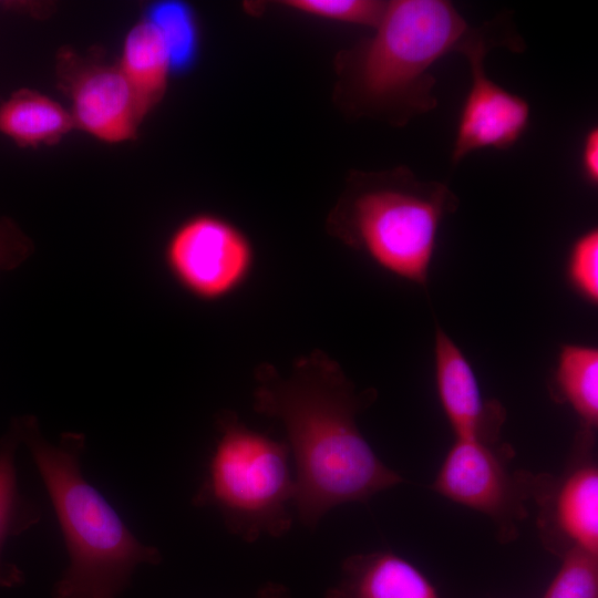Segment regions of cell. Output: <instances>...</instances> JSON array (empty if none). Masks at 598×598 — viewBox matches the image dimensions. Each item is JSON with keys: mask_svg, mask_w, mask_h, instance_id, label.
<instances>
[{"mask_svg": "<svg viewBox=\"0 0 598 598\" xmlns=\"http://www.w3.org/2000/svg\"><path fill=\"white\" fill-rule=\"evenodd\" d=\"M543 598H598V555L571 548Z\"/></svg>", "mask_w": 598, "mask_h": 598, "instance_id": "ac0fdd59", "label": "cell"}, {"mask_svg": "<svg viewBox=\"0 0 598 598\" xmlns=\"http://www.w3.org/2000/svg\"><path fill=\"white\" fill-rule=\"evenodd\" d=\"M283 4L309 16L374 29L384 13L386 1L289 0Z\"/></svg>", "mask_w": 598, "mask_h": 598, "instance_id": "ffe728a7", "label": "cell"}, {"mask_svg": "<svg viewBox=\"0 0 598 598\" xmlns=\"http://www.w3.org/2000/svg\"><path fill=\"white\" fill-rule=\"evenodd\" d=\"M58 72L75 127L105 143L136 137L144 116L117 64L85 59L66 49L59 54Z\"/></svg>", "mask_w": 598, "mask_h": 598, "instance_id": "9c48e42d", "label": "cell"}, {"mask_svg": "<svg viewBox=\"0 0 598 598\" xmlns=\"http://www.w3.org/2000/svg\"><path fill=\"white\" fill-rule=\"evenodd\" d=\"M513 52L525 50L523 39L512 21H498L487 33L472 43L463 55L467 59L472 83L457 121L451 161L457 164L468 154L484 150H507L526 132L530 120L528 102L486 75L484 60L492 49Z\"/></svg>", "mask_w": 598, "mask_h": 598, "instance_id": "52a82bcc", "label": "cell"}, {"mask_svg": "<svg viewBox=\"0 0 598 598\" xmlns=\"http://www.w3.org/2000/svg\"><path fill=\"white\" fill-rule=\"evenodd\" d=\"M472 27L446 0H391L374 34L358 50L353 86L360 104L386 112L398 124L433 111L431 68L452 52L462 53L487 30Z\"/></svg>", "mask_w": 598, "mask_h": 598, "instance_id": "3957f363", "label": "cell"}, {"mask_svg": "<svg viewBox=\"0 0 598 598\" xmlns=\"http://www.w3.org/2000/svg\"><path fill=\"white\" fill-rule=\"evenodd\" d=\"M20 442L16 419L0 441V587H14L24 581L22 570L3 560L6 542L29 529L41 518L39 506L22 496L18 488L14 462Z\"/></svg>", "mask_w": 598, "mask_h": 598, "instance_id": "9a60e30c", "label": "cell"}, {"mask_svg": "<svg viewBox=\"0 0 598 598\" xmlns=\"http://www.w3.org/2000/svg\"><path fill=\"white\" fill-rule=\"evenodd\" d=\"M74 127L70 112L34 90L20 89L0 104V133L20 147L55 144Z\"/></svg>", "mask_w": 598, "mask_h": 598, "instance_id": "5bb4252c", "label": "cell"}, {"mask_svg": "<svg viewBox=\"0 0 598 598\" xmlns=\"http://www.w3.org/2000/svg\"><path fill=\"white\" fill-rule=\"evenodd\" d=\"M52 503L69 565L52 589L53 598H120L135 568L159 565L163 555L141 542L104 495L83 475L85 435L64 432L56 444L41 434L32 415L17 419Z\"/></svg>", "mask_w": 598, "mask_h": 598, "instance_id": "7a4b0ae2", "label": "cell"}, {"mask_svg": "<svg viewBox=\"0 0 598 598\" xmlns=\"http://www.w3.org/2000/svg\"><path fill=\"white\" fill-rule=\"evenodd\" d=\"M580 168L585 181L591 186L598 185V128L590 127L582 141Z\"/></svg>", "mask_w": 598, "mask_h": 598, "instance_id": "7402d4cb", "label": "cell"}, {"mask_svg": "<svg viewBox=\"0 0 598 598\" xmlns=\"http://www.w3.org/2000/svg\"><path fill=\"white\" fill-rule=\"evenodd\" d=\"M539 526L549 549L563 556L571 548L598 555V468L579 463L558 482L535 476Z\"/></svg>", "mask_w": 598, "mask_h": 598, "instance_id": "30bf717a", "label": "cell"}, {"mask_svg": "<svg viewBox=\"0 0 598 598\" xmlns=\"http://www.w3.org/2000/svg\"><path fill=\"white\" fill-rule=\"evenodd\" d=\"M360 182L342 214L344 237L385 271L426 289L440 227L458 197L408 168Z\"/></svg>", "mask_w": 598, "mask_h": 598, "instance_id": "5b68a950", "label": "cell"}, {"mask_svg": "<svg viewBox=\"0 0 598 598\" xmlns=\"http://www.w3.org/2000/svg\"><path fill=\"white\" fill-rule=\"evenodd\" d=\"M551 395L567 403L584 430L598 425V349L585 344H561L550 383Z\"/></svg>", "mask_w": 598, "mask_h": 598, "instance_id": "2e32d148", "label": "cell"}, {"mask_svg": "<svg viewBox=\"0 0 598 598\" xmlns=\"http://www.w3.org/2000/svg\"><path fill=\"white\" fill-rule=\"evenodd\" d=\"M566 278L576 293L590 305L598 303V228L576 237L566 260Z\"/></svg>", "mask_w": 598, "mask_h": 598, "instance_id": "d6986e66", "label": "cell"}, {"mask_svg": "<svg viewBox=\"0 0 598 598\" xmlns=\"http://www.w3.org/2000/svg\"><path fill=\"white\" fill-rule=\"evenodd\" d=\"M117 66L145 117L163 99L173 71L168 49L151 21L144 19L127 32Z\"/></svg>", "mask_w": 598, "mask_h": 598, "instance_id": "4fadbf2b", "label": "cell"}, {"mask_svg": "<svg viewBox=\"0 0 598 598\" xmlns=\"http://www.w3.org/2000/svg\"><path fill=\"white\" fill-rule=\"evenodd\" d=\"M512 453L506 444L456 439L433 483L441 495L491 517L503 542L516 537L533 496L534 475L512 473Z\"/></svg>", "mask_w": 598, "mask_h": 598, "instance_id": "8992f818", "label": "cell"}, {"mask_svg": "<svg viewBox=\"0 0 598 598\" xmlns=\"http://www.w3.org/2000/svg\"><path fill=\"white\" fill-rule=\"evenodd\" d=\"M165 264L176 282L200 300L229 296L247 279L254 251L247 236L212 214L185 219L168 238Z\"/></svg>", "mask_w": 598, "mask_h": 598, "instance_id": "ba28073f", "label": "cell"}, {"mask_svg": "<svg viewBox=\"0 0 598 598\" xmlns=\"http://www.w3.org/2000/svg\"><path fill=\"white\" fill-rule=\"evenodd\" d=\"M254 598H292V595L283 584L268 581L257 589Z\"/></svg>", "mask_w": 598, "mask_h": 598, "instance_id": "603a6c76", "label": "cell"}, {"mask_svg": "<svg viewBox=\"0 0 598 598\" xmlns=\"http://www.w3.org/2000/svg\"><path fill=\"white\" fill-rule=\"evenodd\" d=\"M324 598H439L430 580L410 561L391 551L348 556L338 582Z\"/></svg>", "mask_w": 598, "mask_h": 598, "instance_id": "7c38bea8", "label": "cell"}, {"mask_svg": "<svg viewBox=\"0 0 598 598\" xmlns=\"http://www.w3.org/2000/svg\"><path fill=\"white\" fill-rule=\"evenodd\" d=\"M434 368L437 395L456 439L496 443L505 409L496 400H484L468 359L439 323Z\"/></svg>", "mask_w": 598, "mask_h": 598, "instance_id": "8fae6325", "label": "cell"}, {"mask_svg": "<svg viewBox=\"0 0 598 598\" xmlns=\"http://www.w3.org/2000/svg\"><path fill=\"white\" fill-rule=\"evenodd\" d=\"M31 252L30 238L12 219L0 216V274L19 267Z\"/></svg>", "mask_w": 598, "mask_h": 598, "instance_id": "44dd1931", "label": "cell"}, {"mask_svg": "<svg viewBox=\"0 0 598 598\" xmlns=\"http://www.w3.org/2000/svg\"><path fill=\"white\" fill-rule=\"evenodd\" d=\"M162 35L172 61L173 70L189 66L196 55L198 34L190 8L178 1L153 4L146 17Z\"/></svg>", "mask_w": 598, "mask_h": 598, "instance_id": "e0dca14e", "label": "cell"}, {"mask_svg": "<svg viewBox=\"0 0 598 598\" xmlns=\"http://www.w3.org/2000/svg\"><path fill=\"white\" fill-rule=\"evenodd\" d=\"M217 439L192 498L216 509L226 529L246 543L282 537L292 527L296 483L287 442L249 429L231 411L216 416Z\"/></svg>", "mask_w": 598, "mask_h": 598, "instance_id": "277c9868", "label": "cell"}, {"mask_svg": "<svg viewBox=\"0 0 598 598\" xmlns=\"http://www.w3.org/2000/svg\"><path fill=\"white\" fill-rule=\"evenodd\" d=\"M357 391L337 362L313 352L295 362L289 377L272 365L256 371L254 409L279 420L295 464L293 507L315 529L332 508L367 503L404 480L388 467L360 432L355 417L375 399Z\"/></svg>", "mask_w": 598, "mask_h": 598, "instance_id": "6da1fadb", "label": "cell"}]
</instances>
